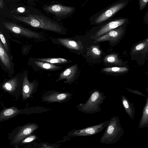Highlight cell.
Returning <instances> with one entry per match:
<instances>
[{
    "instance_id": "8",
    "label": "cell",
    "mask_w": 148,
    "mask_h": 148,
    "mask_svg": "<svg viewBox=\"0 0 148 148\" xmlns=\"http://www.w3.org/2000/svg\"><path fill=\"white\" fill-rule=\"evenodd\" d=\"M2 23L6 29L14 33L36 39L41 37L39 33L23 27L15 23L8 21H3Z\"/></svg>"
},
{
    "instance_id": "14",
    "label": "cell",
    "mask_w": 148,
    "mask_h": 148,
    "mask_svg": "<svg viewBox=\"0 0 148 148\" xmlns=\"http://www.w3.org/2000/svg\"><path fill=\"white\" fill-rule=\"evenodd\" d=\"M58 40L62 45L70 49L79 50L82 49L83 47L79 42L69 39L59 38Z\"/></svg>"
},
{
    "instance_id": "3",
    "label": "cell",
    "mask_w": 148,
    "mask_h": 148,
    "mask_svg": "<svg viewBox=\"0 0 148 148\" xmlns=\"http://www.w3.org/2000/svg\"><path fill=\"white\" fill-rule=\"evenodd\" d=\"M89 97L84 103H81L76 107L79 111L86 114H93L101 110V105L103 103L106 97L103 92L96 89L89 92Z\"/></svg>"
},
{
    "instance_id": "12",
    "label": "cell",
    "mask_w": 148,
    "mask_h": 148,
    "mask_svg": "<svg viewBox=\"0 0 148 148\" xmlns=\"http://www.w3.org/2000/svg\"><path fill=\"white\" fill-rule=\"evenodd\" d=\"M116 28L98 38L95 42L108 41L110 42L116 40L123 32L122 28Z\"/></svg>"
},
{
    "instance_id": "34",
    "label": "cell",
    "mask_w": 148,
    "mask_h": 148,
    "mask_svg": "<svg viewBox=\"0 0 148 148\" xmlns=\"http://www.w3.org/2000/svg\"><path fill=\"white\" fill-rule=\"evenodd\" d=\"M9 0V1H14V0Z\"/></svg>"
},
{
    "instance_id": "20",
    "label": "cell",
    "mask_w": 148,
    "mask_h": 148,
    "mask_svg": "<svg viewBox=\"0 0 148 148\" xmlns=\"http://www.w3.org/2000/svg\"><path fill=\"white\" fill-rule=\"evenodd\" d=\"M35 64L38 67L49 71H56L60 69L62 67L54 65L52 63L39 61L34 62Z\"/></svg>"
},
{
    "instance_id": "18",
    "label": "cell",
    "mask_w": 148,
    "mask_h": 148,
    "mask_svg": "<svg viewBox=\"0 0 148 148\" xmlns=\"http://www.w3.org/2000/svg\"><path fill=\"white\" fill-rule=\"evenodd\" d=\"M20 112L19 110L14 107L4 109L0 113V120L12 117L19 113Z\"/></svg>"
},
{
    "instance_id": "10",
    "label": "cell",
    "mask_w": 148,
    "mask_h": 148,
    "mask_svg": "<svg viewBox=\"0 0 148 148\" xmlns=\"http://www.w3.org/2000/svg\"><path fill=\"white\" fill-rule=\"evenodd\" d=\"M77 67V64H76L66 69L60 74L59 78L56 80V82L64 79L66 80V83H72L75 78Z\"/></svg>"
},
{
    "instance_id": "24",
    "label": "cell",
    "mask_w": 148,
    "mask_h": 148,
    "mask_svg": "<svg viewBox=\"0 0 148 148\" xmlns=\"http://www.w3.org/2000/svg\"><path fill=\"white\" fill-rule=\"evenodd\" d=\"M127 69L125 67H112L104 68L102 71L107 73H121L127 71Z\"/></svg>"
},
{
    "instance_id": "32",
    "label": "cell",
    "mask_w": 148,
    "mask_h": 148,
    "mask_svg": "<svg viewBox=\"0 0 148 148\" xmlns=\"http://www.w3.org/2000/svg\"><path fill=\"white\" fill-rule=\"evenodd\" d=\"M27 0L28 2H29L30 3H31L33 2L34 1H37V0Z\"/></svg>"
},
{
    "instance_id": "33",
    "label": "cell",
    "mask_w": 148,
    "mask_h": 148,
    "mask_svg": "<svg viewBox=\"0 0 148 148\" xmlns=\"http://www.w3.org/2000/svg\"><path fill=\"white\" fill-rule=\"evenodd\" d=\"M146 18V21H148V13L147 15Z\"/></svg>"
},
{
    "instance_id": "9",
    "label": "cell",
    "mask_w": 148,
    "mask_h": 148,
    "mask_svg": "<svg viewBox=\"0 0 148 148\" xmlns=\"http://www.w3.org/2000/svg\"><path fill=\"white\" fill-rule=\"evenodd\" d=\"M38 128L37 125L32 124L22 127L15 135L13 142L17 143L30 135Z\"/></svg>"
},
{
    "instance_id": "5",
    "label": "cell",
    "mask_w": 148,
    "mask_h": 148,
    "mask_svg": "<svg viewBox=\"0 0 148 148\" xmlns=\"http://www.w3.org/2000/svg\"><path fill=\"white\" fill-rule=\"evenodd\" d=\"M42 9L45 12L52 15L59 22L71 16L76 10L74 7L57 3L45 4L42 7Z\"/></svg>"
},
{
    "instance_id": "26",
    "label": "cell",
    "mask_w": 148,
    "mask_h": 148,
    "mask_svg": "<svg viewBox=\"0 0 148 148\" xmlns=\"http://www.w3.org/2000/svg\"><path fill=\"white\" fill-rule=\"evenodd\" d=\"M0 38L1 41L3 44L4 47H5V49L7 51H8V48L7 42L5 37L1 31H0Z\"/></svg>"
},
{
    "instance_id": "29",
    "label": "cell",
    "mask_w": 148,
    "mask_h": 148,
    "mask_svg": "<svg viewBox=\"0 0 148 148\" xmlns=\"http://www.w3.org/2000/svg\"><path fill=\"white\" fill-rule=\"evenodd\" d=\"M128 91L132 93L138 95L140 96L143 97H145L146 98L147 97L146 95L143 93H142L139 91L137 90H133L130 88H126Z\"/></svg>"
},
{
    "instance_id": "21",
    "label": "cell",
    "mask_w": 148,
    "mask_h": 148,
    "mask_svg": "<svg viewBox=\"0 0 148 148\" xmlns=\"http://www.w3.org/2000/svg\"><path fill=\"white\" fill-rule=\"evenodd\" d=\"M33 9L32 8L28 7H15L11 10L10 13L12 15H22L29 12Z\"/></svg>"
},
{
    "instance_id": "27",
    "label": "cell",
    "mask_w": 148,
    "mask_h": 148,
    "mask_svg": "<svg viewBox=\"0 0 148 148\" xmlns=\"http://www.w3.org/2000/svg\"><path fill=\"white\" fill-rule=\"evenodd\" d=\"M148 2V0H139V9L142 10Z\"/></svg>"
},
{
    "instance_id": "2",
    "label": "cell",
    "mask_w": 148,
    "mask_h": 148,
    "mask_svg": "<svg viewBox=\"0 0 148 148\" xmlns=\"http://www.w3.org/2000/svg\"><path fill=\"white\" fill-rule=\"evenodd\" d=\"M124 133L119 117L118 116H113L110 119L100 142L102 144H115L120 140Z\"/></svg>"
},
{
    "instance_id": "11",
    "label": "cell",
    "mask_w": 148,
    "mask_h": 148,
    "mask_svg": "<svg viewBox=\"0 0 148 148\" xmlns=\"http://www.w3.org/2000/svg\"><path fill=\"white\" fill-rule=\"evenodd\" d=\"M73 94L68 92H54L45 97V101L50 102L68 101L70 100Z\"/></svg>"
},
{
    "instance_id": "19",
    "label": "cell",
    "mask_w": 148,
    "mask_h": 148,
    "mask_svg": "<svg viewBox=\"0 0 148 148\" xmlns=\"http://www.w3.org/2000/svg\"><path fill=\"white\" fill-rule=\"evenodd\" d=\"M18 79L16 77H14L5 82L2 85L3 88L11 92L15 90L18 85Z\"/></svg>"
},
{
    "instance_id": "17",
    "label": "cell",
    "mask_w": 148,
    "mask_h": 148,
    "mask_svg": "<svg viewBox=\"0 0 148 148\" xmlns=\"http://www.w3.org/2000/svg\"><path fill=\"white\" fill-rule=\"evenodd\" d=\"M0 41V59L4 65L8 69H10L12 67V62L6 51L3 45Z\"/></svg>"
},
{
    "instance_id": "15",
    "label": "cell",
    "mask_w": 148,
    "mask_h": 148,
    "mask_svg": "<svg viewBox=\"0 0 148 148\" xmlns=\"http://www.w3.org/2000/svg\"><path fill=\"white\" fill-rule=\"evenodd\" d=\"M121 102L124 109L131 119L134 120L135 117V110L132 103H131L124 95L121 96Z\"/></svg>"
},
{
    "instance_id": "13",
    "label": "cell",
    "mask_w": 148,
    "mask_h": 148,
    "mask_svg": "<svg viewBox=\"0 0 148 148\" xmlns=\"http://www.w3.org/2000/svg\"><path fill=\"white\" fill-rule=\"evenodd\" d=\"M35 86V83L29 82L27 75H25L23 82L22 95L24 99H26L30 97Z\"/></svg>"
},
{
    "instance_id": "22",
    "label": "cell",
    "mask_w": 148,
    "mask_h": 148,
    "mask_svg": "<svg viewBox=\"0 0 148 148\" xmlns=\"http://www.w3.org/2000/svg\"><path fill=\"white\" fill-rule=\"evenodd\" d=\"M36 60L38 61L48 62L52 64H63L67 63L68 62L67 60L61 58H37Z\"/></svg>"
},
{
    "instance_id": "6",
    "label": "cell",
    "mask_w": 148,
    "mask_h": 148,
    "mask_svg": "<svg viewBox=\"0 0 148 148\" xmlns=\"http://www.w3.org/2000/svg\"><path fill=\"white\" fill-rule=\"evenodd\" d=\"M110 120L107 121L99 124L88 127L85 128L73 130L68 133L71 137L89 136L96 134L102 131L108 125Z\"/></svg>"
},
{
    "instance_id": "28",
    "label": "cell",
    "mask_w": 148,
    "mask_h": 148,
    "mask_svg": "<svg viewBox=\"0 0 148 148\" xmlns=\"http://www.w3.org/2000/svg\"><path fill=\"white\" fill-rule=\"evenodd\" d=\"M36 138V136L35 135H32L27 137L22 142L24 143L31 142Z\"/></svg>"
},
{
    "instance_id": "16",
    "label": "cell",
    "mask_w": 148,
    "mask_h": 148,
    "mask_svg": "<svg viewBox=\"0 0 148 148\" xmlns=\"http://www.w3.org/2000/svg\"><path fill=\"white\" fill-rule=\"evenodd\" d=\"M146 90L147 93L146 103L143 108L142 116L138 125V128L141 129L148 127V89L147 88Z\"/></svg>"
},
{
    "instance_id": "25",
    "label": "cell",
    "mask_w": 148,
    "mask_h": 148,
    "mask_svg": "<svg viewBox=\"0 0 148 148\" xmlns=\"http://www.w3.org/2000/svg\"><path fill=\"white\" fill-rule=\"evenodd\" d=\"M105 62L109 63H114L117 60V56L115 54H110L106 56L104 58Z\"/></svg>"
},
{
    "instance_id": "23",
    "label": "cell",
    "mask_w": 148,
    "mask_h": 148,
    "mask_svg": "<svg viewBox=\"0 0 148 148\" xmlns=\"http://www.w3.org/2000/svg\"><path fill=\"white\" fill-rule=\"evenodd\" d=\"M101 51L97 46L93 45L91 47L87 52V55L93 58H99L100 56Z\"/></svg>"
},
{
    "instance_id": "1",
    "label": "cell",
    "mask_w": 148,
    "mask_h": 148,
    "mask_svg": "<svg viewBox=\"0 0 148 148\" xmlns=\"http://www.w3.org/2000/svg\"><path fill=\"white\" fill-rule=\"evenodd\" d=\"M11 17L16 21L36 28L58 33H62L64 30L62 26L58 22L34 9L25 15H12Z\"/></svg>"
},
{
    "instance_id": "4",
    "label": "cell",
    "mask_w": 148,
    "mask_h": 148,
    "mask_svg": "<svg viewBox=\"0 0 148 148\" xmlns=\"http://www.w3.org/2000/svg\"><path fill=\"white\" fill-rule=\"evenodd\" d=\"M126 3L123 1L115 2L109 5L90 17L91 24L99 25L113 17L119 10L124 8Z\"/></svg>"
},
{
    "instance_id": "7",
    "label": "cell",
    "mask_w": 148,
    "mask_h": 148,
    "mask_svg": "<svg viewBox=\"0 0 148 148\" xmlns=\"http://www.w3.org/2000/svg\"><path fill=\"white\" fill-rule=\"evenodd\" d=\"M124 18H111L102 23L93 37L98 38L123 25L126 21Z\"/></svg>"
},
{
    "instance_id": "30",
    "label": "cell",
    "mask_w": 148,
    "mask_h": 148,
    "mask_svg": "<svg viewBox=\"0 0 148 148\" xmlns=\"http://www.w3.org/2000/svg\"><path fill=\"white\" fill-rule=\"evenodd\" d=\"M144 44L143 43H141L136 46V49L137 50H140L142 49L144 47Z\"/></svg>"
},
{
    "instance_id": "31",
    "label": "cell",
    "mask_w": 148,
    "mask_h": 148,
    "mask_svg": "<svg viewBox=\"0 0 148 148\" xmlns=\"http://www.w3.org/2000/svg\"><path fill=\"white\" fill-rule=\"evenodd\" d=\"M4 6V3L3 0H0V8L1 9H3Z\"/></svg>"
}]
</instances>
